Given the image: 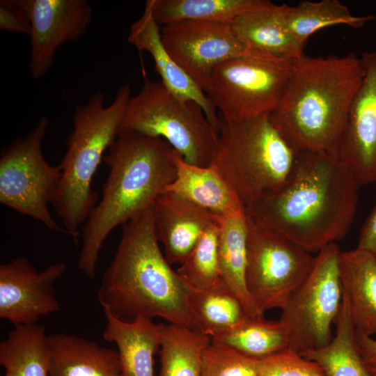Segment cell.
Masks as SVG:
<instances>
[{
    "label": "cell",
    "mask_w": 376,
    "mask_h": 376,
    "mask_svg": "<svg viewBox=\"0 0 376 376\" xmlns=\"http://www.w3.org/2000/svg\"><path fill=\"white\" fill-rule=\"evenodd\" d=\"M357 348L367 369L376 376V339L357 330L354 334Z\"/></svg>",
    "instance_id": "35"
},
{
    "label": "cell",
    "mask_w": 376,
    "mask_h": 376,
    "mask_svg": "<svg viewBox=\"0 0 376 376\" xmlns=\"http://www.w3.org/2000/svg\"><path fill=\"white\" fill-rule=\"evenodd\" d=\"M296 155L272 124L269 113L232 121L221 118L210 166L245 209L287 185Z\"/></svg>",
    "instance_id": "6"
},
{
    "label": "cell",
    "mask_w": 376,
    "mask_h": 376,
    "mask_svg": "<svg viewBox=\"0 0 376 376\" xmlns=\"http://www.w3.org/2000/svg\"><path fill=\"white\" fill-rule=\"evenodd\" d=\"M0 29L1 30L29 35L31 26L28 18L6 0L0 1Z\"/></svg>",
    "instance_id": "34"
},
{
    "label": "cell",
    "mask_w": 376,
    "mask_h": 376,
    "mask_svg": "<svg viewBox=\"0 0 376 376\" xmlns=\"http://www.w3.org/2000/svg\"><path fill=\"white\" fill-rule=\"evenodd\" d=\"M260 0H148L159 25L180 21L232 24Z\"/></svg>",
    "instance_id": "29"
},
{
    "label": "cell",
    "mask_w": 376,
    "mask_h": 376,
    "mask_svg": "<svg viewBox=\"0 0 376 376\" xmlns=\"http://www.w3.org/2000/svg\"><path fill=\"white\" fill-rule=\"evenodd\" d=\"M211 338L187 327L162 324L158 376H202L203 354Z\"/></svg>",
    "instance_id": "28"
},
{
    "label": "cell",
    "mask_w": 376,
    "mask_h": 376,
    "mask_svg": "<svg viewBox=\"0 0 376 376\" xmlns=\"http://www.w3.org/2000/svg\"><path fill=\"white\" fill-rule=\"evenodd\" d=\"M109 168L102 198L82 226L79 269L94 278L110 233L152 206L175 180V150L165 140L132 130L118 133L103 158Z\"/></svg>",
    "instance_id": "4"
},
{
    "label": "cell",
    "mask_w": 376,
    "mask_h": 376,
    "mask_svg": "<svg viewBox=\"0 0 376 376\" xmlns=\"http://www.w3.org/2000/svg\"><path fill=\"white\" fill-rule=\"evenodd\" d=\"M361 84L354 97L336 155L358 183L376 182V47L360 56Z\"/></svg>",
    "instance_id": "15"
},
{
    "label": "cell",
    "mask_w": 376,
    "mask_h": 376,
    "mask_svg": "<svg viewBox=\"0 0 376 376\" xmlns=\"http://www.w3.org/2000/svg\"><path fill=\"white\" fill-rule=\"evenodd\" d=\"M357 247L376 255V205L362 225Z\"/></svg>",
    "instance_id": "36"
},
{
    "label": "cell",
    "mask_w": 376,
    "mask_h": 376,
    "mask_svg": "<svg viewBox=\"0 0 376 376\" xmlns=\"http://www.w3.org/2000/svg\"><path fill=\"white\" fill-rule=\"evenodd\" d=\"M175 162L176 176L165 191L174 193L218 216L244 210L213 167L189 164L175 151Z\"/></svg>",
    "instance_id": "22"
},
{
    "label": "cell",
    "mask_w": 376,
    "mask_h": 376,
    "mask_svg": "<svg viewBox=\"0 0 376 376\" xmlns=\"http://www.w3.org/2000/svg\"><path fill=\"white\" fill-rule=\"evenodd\" d=\"M219 217L174 193L162 194L154 204V223L167 261L181 265Z\"/></svg>",
    "instance_id": "17"
},
{
    "label": "cell",
    "mask_w": 376,
    "mask_h": 376,
    "mask_svg": "<svg viewBox=\"0 0 376 376\" xmlns=\"http://www.w3.org/2000/svg\"><path fill=\"white\" fill-rule=\"evenodd\" d=\"M104 339L117 347L120 376H154V355L160 347L162 324L139 317L124 321L104 312Z\"/></svg>",
    "instance_id": "18"
},
{
    "label": "cell",
    "mask_w": 376,
    "mask_h": 376,
    "mask_svg": "<svg viewBox=\"0 0 376 376\" xmlns=\"http://www.w3.org/2000/svg\"><path fill=\"white\" fill-rule=\"evenodd\" d=\"M246 217V284L254 305L264 314L267 310L281 309L285 306L308 276L315 257Z\"/></svg>",
    "instance_id": "11"
},
{
    "label": "cell",
    "mask_w": 376,
    "mask_h": 376,
    "mask_svg": "<svg viewBox=\"0 0 376 376\" xmlns=\"http://www.w3.org/2000/svg\"><path fill=\"white\" fill-rule=\"evenodd\" d=\"M154 223V205L123 225L114 258L97 291L107 312L124 321L161 318L196 329L189 306L191 288L162 253Z\"/></svg>",
    "instance_id": "2"
},
{
    "label": "cell",
    "mask_w": 376,
    "mask_h": 376,
    "mask_svg": "<svg viewBox=\"0 0 376 376\" xmlns=\"http://www.w3.org/2000/svg\"><path fill=\"white\" fill-rule=\"evenodd\" d=\"M339 274L355 330L376 334V255L356 247L340 251Z\"/></svg>",
    "instance_id": "20"
},
{
    "label": "cell",
    "mask_w": 376,
    "mask_h": 376,
    "mask_svg": "<svg viewBox=\"0 0 376 376\" xmlns=\"http://www.w3.org/2000/svg\"><path fill=\"white\" fill-rule=\"evenodd\" d=\"M282 21L288 31L306 44L308 38L325 27L343 24L359 29L374 20L373 15L355 16L338 0L302 1L297 6L279 5Z\"/></svg>",
    "instance_id": "26"
},
{
    "label": "cell",
    "mask_w": 376,
    "mask_h": 376,
    "mask_svg": "<svg viewBox=\"0 0 376 376\" xmlns=\"http://www.w3.org/2000/svg\"><path fill=\"white\" fill-rule=\"evenodd\" d=\"M29 20V70L34 79L45 76L54 63L57 49L81 38L92 22L87 0H6Z\"/></svg>",
    "instance_id": "13"
},
{
    "label": "cell",
    "mask_w": 376,
    "mask_h": 376,
    "mask_svg": "<svg viewBox=\"0 0 376 376\" xmlns=\"http://www.w3.org/2000/svg\"><path fill=\"white\" fill-rule=\"evenodd\" d=\"M334 324L335 335L328 345L301 355L319 363L324 376H373L357 348L355 328L343 294Z\"/></svg>",
    "instance_id": "27"
},
{
    "label": "cell",
    "mask_w": 376,
    "mask_h": 376,
    "mask_svg": "<svg viewBox=\"0 0 376 376\" xmlns=\"http://www.w3.org/2000/svg\"><path fill=\"white\" fill-rule=\"evenodd\" d=\"M232 30L246 49L276 57L294 60L306 44L293 36L284 25L279 5L260 0L231 24Z\"/></svg>",
    "instance_id": "19"
},
{
    "label": "cell",
    "mask_w": 376,
    "mask_h": 376,
    "mask_svg": "<svg viewBox=\"0 0 376 376\" xmlns=\"http://www.w3.org/2000/svg\"><path fill=\"white\" fill-rule=\"evenodd\" d=\"M340 250L336 242L320 250L302 284L281 309L279 320L288 336V347L303 354L331 340V324L343 297L339 274Z\"/></svg>",
    "instance_id": "10"
},
{
    "label": "cell",
    "mask_w": 376,
    "mask_h": 376,
    "mask_svg": "<svg viewBox=\"0 0 376 376\" xmlns=\"http://www.w3.org/2000/svg\"><path fill=\"white\" fill-rule=\"evenodd\" d=\"M161 36L169 54L205 93L214 70L247 50L227 23L180 21L163 25Z\"/></svg>",
    "instance_id": "12"
},
{
    "label": "cell",
    "mask_w": 376,
    "mask_h": 376,
    "mask_svg": "<svg viewBox=\"0 0 376 376\" xmlns=\"http://www.w3.org/2000/svg\"><path fill=\"white\" fill-rule=\"evenodd\" d=\"M132 130L161 138L188 164L209 166L218 134L196 102H183L161 81L144 80L127 104L119 132Z\"/></svg>",
    "instance_id": "7"
},
{
    "label": "cell",
    "mask_w": 376,
    "mask_h": 376,
    "mask_svg": "<svg viewBox=\"0 0 376 376\" xmlns=\"http://www.w3.org/2000/svg\"><path fill=\"white\" fill-rule=\"evenodd\" d=\"M66 270L56 263L38 271L24 257L0 265V318L15 327L36 324L60 310L54 283Z\"/></svg>",
    "instance_id": "14"
},
{
    "label": "cell",
    "mask_w": 376,
    "mask_h": 376,
    "mask_svg": "<svg viewBox=\"0 0 376 376\" xmlns=\"http://www.w3.org/2000/svg\"><path fill=\"white\" fill-rule=\"evenodd\" d=\"M130 97V86L125 84L108 106L105 105L104 95L98 91L87 103L75 109L73 129L59 164L61 177L58 191L52 204L67 235L75 239L99 201L92 186L93 177L105 152L119 133Z\"/></svg>",
    "instance_id": "5"
},
{
    "label": "cell",
    "mask_w": 376,
    "mask_h": 376,
    "mask_svg": "<svg viewBox=\"0 0 376 376\" xmlns=\"http://www.w3.org/2000/svg\"><path fill=\"white\" fill-rule=\"evenodd\" d=\"M49 125L42 117L24 137L17 138L0 155V203L43 224L47 228L67 234L48 209L58 191L61 169L45 158L42 143Z\"/></svg>",
    "instance_id": "9"
},
{
    "label": "cell",
    "mask_w": 376,
    "mask_h": 376,
    "mask_svg": "<svg viewBox=\"0 0 376 376\" xmlns=\"http://www.w3.org/2000/svg\"><path fill=\"white\" fill-rule=\"evenodd\" d=\"M189 306L196 329L210 338L228 331L251 318L221 279L209 288H191Z\"/></svg>",
    "instance_id": "25"
},
{
    "label": "cell",
    "mask_w": 376,
    "mask_h": 376,
    "mask_svg": "<svg viewBox=\"0 0 376 376\" xmlns=\"http://www.w3.org/2000/svg\"><path fill=\"white\" fill-rule=\"evenodd\" d=\"M49 337L37 324L15 327L0 343L3 376H49Z\"/></svg>",
    "instance_id": "24"
},
{
    "label": "cell",
    "mask_w": 376,
    "mask_h": 376,
    "mask_svg": "<svg viewBox=\"0 0 376 376\" xmlns=\"http://www.w3.org/2000/svg\"><path fill=\"white\" fill-rule=\"evenodd\" d=\"M359 186L335 155L299 151L287 185L244 211L256 223L309 253H318L348 231L357 212Z\"/></svg>",
    "instance_id": "1"
},
{
    "label": "cell",
    "mask_w": 376,
    "mask_h": 376,
    "mask_svg": "<svg viewBox=\"0 0 376 376\" xmlns=\"http://www.w3.org/2000/svg\"><path fill=\"white\" fill-rule=\"evenodd\" d=\"M258 376H324L317 362L287 347L258 359Z\"/></svg>",
    "instance_id": "33"
},
{
    "label": "cell",
    "mask_w": 376,
    "mask_h": 376,
    "mask_svg": "<svg viewBox=\"0 0 376 376\" xmlns=\"http://www.w3.org/2000/svg\"><path fill=\"white\" fill-rule=\"evenodd\" d=\"M219 224L220 278L250 317H263L252 301L246 284L248 224L244 210L220 216Z\"/></svg>",
    "instance_id": "23"
},
{
    "label": "cell",
    "mask_w": 376,
    "mask_h": 376,
    "mask_svg": "<svg viewBox=\"0 0 376 376\" xmlns=\"http://www.w3.org/2000/svg\"><path fill=\"white\" fill-rule=\"evenodd\" d=\"M219 217L206 229L189 256L176 271L191 289L209 288L221 279L219 262Z\"/></svg>",
    "instance_id": "31"
},
{
    "label": "cell",
    "mask_w": 376,
    "mask_h": 376,
    "mask_svg": "<svg viewBox=\"0 0 376 376\" xmlns=\"http://www.w3.org/2000/svg\"><path fill=\"white\" fill-rule=\"evenodd\" d=\"M363 70L354 53L309 56L293 61L283 96L269 119L296 151L336 155Z\"/></svg>",
    "instance_id": "3"
},
{
    "label": "cell",
    "mask_w": 376,
    "mask_h": 376,
    "mask_svg": "<svg viewBox=\"0 0 376 376\" xmlns=\"http://www.w3.org/2000/svg\"><path fill=\"white\" fill-rule=\"evenodd\" d=\"M127 40L138 50L148 52L151 55L155 70L164 86L180 101L198 104L218 134L220 119L215 107L203 88L166 49L162 40L159 25L147 4L141 17L130 26Z\"/></svg>",
    "instance_id": "16"
},
{
    "label": "cell",
    "mask_w": 376,
    "mask_h": 376,
    "mask_svg": "<svg viewBox=\"0 0 376 376\" xmlns=\"http://www.w3.org/2000/svg\"><path fill=\"white\" fill-rule=\"evenodd\" d=\"M211 343L260 359L288 347L283 324L264 317L249 318L234 328L211 338Z\"/></svg>",
    "instance_id": "30"
},
{
    "label": "cell",
    "mask_w": 376,
    "mask_h": 376,
    "mask_svg": "<svg viewBox=\"0 0 376 376\" xmlns=\"http://www.w3.org/2000/svg\"><path fill=\"white\" fill-rule=\"evenodd\" d=\"M294 60L247 49L214 70L206 94L228 121L269 114L283 96Z\"/></svg>",
    "instance_id": "8"
},
{
    "label": "cell",
    "mask_w": 376,
    "mask_h": 376,
    "mask_svg": "<svg viewBox=\"0 0 376 376\" xmlns=\"http://www.w3.org/2000/svg\"><path fill=\"white\" fill-rule=\"evenodd\" d=\"M49 338V376H120L117 351L68 334Z\"/></svg>",
    "instance_id": "21"
},
{
    "label": "cell",
    "mask_w": 376,
    "mask_h": 376,
    "mask_svg": "<svg viewBox=\"0 0 376 376\" xmlns=\"http://www.w3.org/2000/svg\"><path fill=\"white\" fill-rule=\"evenodd\" d=\"M258 359L210 343L203 354L202 376H258Z\"/></svg>",
    "instance_id": "32"
}]
</instances>
